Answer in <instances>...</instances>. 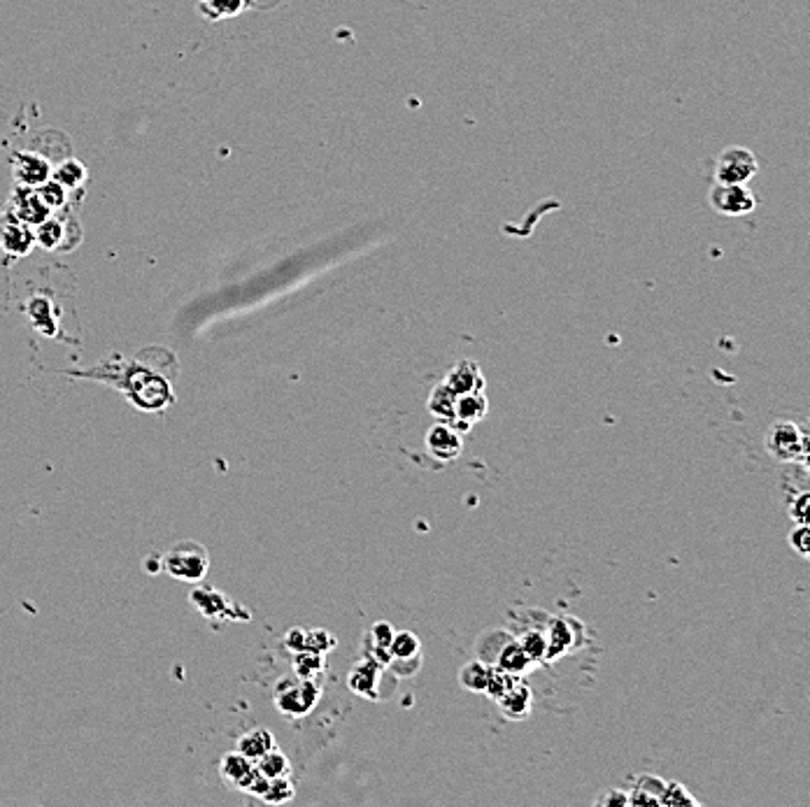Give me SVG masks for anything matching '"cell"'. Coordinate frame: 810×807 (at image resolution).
<instances>
[{
    "instance_id": "31",
    "label": "cell",
    "mask_w": 810,
    "mask_h": 807,
    "mask_svg": "<svg viewBox=\"0 0 810 807\" xmlns=\"http://www.w3.org/2000/svg\"><path fill=\"white\" fill-rule=\"evenodd\" d=\"M84 179V168L80 163H75V161H68L63 163L54 175V182H59L61 186H75V184H80Z\"/></svg>"
},
{
    "instance_id": "13",
    "label": "cell",
    "mask_w": 810,
    "mask_h": 807,
    "mask_svg": "<svg viewBox=\"0 0 810 807\" xmlns=\"http://www.w3.org/2000/svg\"><path fill=\"white\" fill-rule=\"evenodd\" d=\"M663 787L666 782L659 775H640L629 791V805H659Z\"/></svg>"
},
{
    "instance_id": "21",
    "label": "cell",
    "mask_w": 810,
    "mask_h": 807,
    "mask_svg": "<svg viewBox=\"0 0 810 807\" xmlns=\"http://www.w3.org/2000/svg\"><path fill=\"white\" fill-rule=\"evenodd\" d=\"M419 649H422V643H419V637L410 630H393V637L389 640L387 652L389 656L393 659H412V656H419Z\"/></svg>"
},
{
    "instance_id": "5",
    "label": "cell",
    "mask_w": 810,
    "mask_h": 807,
    "mask_svg": "<svg viewBox=\"0 0 810 807\" xmlns=\"http://www.w3.org/2000/svg\"><path fill=\"white\" fill-rule=\"evenodd\" d=\"M221 777L226 779V784H231L234 789L245 791V794H254L261 798V794L268 787V779H266L261 772L257 771V765L254 761H250L242 754H226V756L221 758Z\"/></svg>"
},
{
    "instance_id": "18",
    "label": "cell",
    "mask_w": 810,
    "mask_h": 807,
    "mask_svg": "<svg viewBox=\"0 0 810 807\" xmlns=\"http://www.w3.org/2000/svg\"><path fill=\"white\" fill-rule=\"evenodd\" d=\"M17 175L21 182L36 186L50 178V165L43 159H37L36 154H21L17 159Z\"/></svg>"
},
{
    "instance_id": "28",
    "label": "cell",
    "mask_w": 810,
    "mask_h": 807,
    "mask_svg": "<svg viewBox=\"0 0 810 807\" xmlns=\"http://www.w3.org/2000/svg\"><path fill=\"white\" fill-rule=\"evenodd\" d=\"M659 805L663 807H680V805H696V798L689 795V791L678 782H666L662 791V801Z\"/></svg>"
},
{
    "instance_id": "29",
    "label": "cell",
    "mask_w": 810,
    "mask_h": 807,
    "mask_svg": "<svg viewBox=\"0 0 810 807\" xmlns=\"http://www.w3.org/2000/svg\"><path fill=\"white\" fill-rule=\"evenodd\" d=\"M322 654L317 652H310V649H303V652H296V670H298V677H314V675L322 670Z\"/></svg>"
},
{
    "instance_id": "34",
    "label": "cell",
    "mask_w": 810,
    "mask_h": 807,
    "mask_svg": "<svg viewBox=\"0 0 810 807\" xmlns=\"http://www.w3.org/2000/svg\"><path fill=\"white\" fill-rule=\"evenodd\" d=\"M808 505H810L808 491H798V494L792 498V505H790V517H792L797 524H808Z\"/></svg>"
},
{
    "instance_id": "24",
    "label": "cell",
    "mask_w": 810,
    "mask_h": 807,
    "mask_svg": "<svg viewBox=\"0 0 810 807\" xmlns=\"http://www.w3.org/2000/svg\"><path fill=\"white\" fill-rule=\"evenodd\" d=\"M31 242L33 235L26 231L21 224H14L7 231L0 233V245L5 247L7 251H14V254H26V251H31Z\"/></svg>"
},
{
    "instance_id": "1",
    "label": "cell",
    "mask_w": 810,
    "mask_h": 807,
    "mask_svg": "<svg viewBox=\"0 0 810 807\" xmlns=\"http://www.w3.org/2000/svg\"><path fill=\"white\" fill-rule=\"evenodd\" d=\"M73 375L115 386L145 412H163L175 403L172 382L178 377V359L168 349H145L133 359H112Z\"/></svg>"
},
{
    "instance_id": "27",
    "label": "cell",
    "mask_w": 810,
    "mask_h": 807,
    "mask_svg": "<svg viewBox=\"0 0 810 807\" xmlns=\"http://www.w3.org/2000/svg\"><path fill=\"white\" fill-rule=\"evenodd\" d=\"M517 643L522 645V649L531 661L547 659V637L540 630H527Z\"/></svg>"
},
{
    "instance_id": "6",
    "label": "cell",
    "mask_w": 810,
    "mask_h": 807,
    "mask_svg": "<svg viewBox=\"0 0 810 807\" xmlns=\"http://www.w3.org/2000/svg\"><path fill=\"white\" fill-rule=\"evenodd\" d=\"M755 154L742 147L725 149L718 156V163H715V179L722 184H748L755 178Z\"/></svg>"
},
{
    "instance_id": "32",
    "label": "cell",
    "mask_w": 810,
    "mask_h": 807,
    "mask_svg": "<svg viewBox=\"0 0 810 807\" xmlns=\"http://www.w3.org/2000/svg\"><path fill=\"white\" fill-rule=\"evenodd\" d=\"M333 647H336V637L331 633H326V630H310V633H306V649H310V652L324 654V652H329Z\"/></svg>"
},
{
    "instance_id": "7",
    "label": "cell",
    "mask_w": 810,
    "mask_h": 807,
    "mask_svg": "<svg viewBox=\"0 0 810 807\" xmlns=\"http://www.w3.org/2000/svg\"><path fill=\"white\" fill-rule=\"evenodd\" d=\"M711 205L725 217H742L752 212L757 205L752 191L745 184L715 182L711 191Z\"/></svg>"
},
{
    "instance_id": "17",
    "label": "cell",
    "mask_w": 810,
    "mask_h": 807,
    "mask_svg": "<svg viewBox=\"0 0 810 807\" xmlns=\"http://www.w3.org/2000/svg\"><path fill=\"white\" fill-rule=\"evenodd\" d=\"M275 747V740H273V735L266 731V728H254L250 733H245L240 738L238 742V752L242 756H247L250 761H257L258 756H264L266 752H270Z\"/></svg>"
},
{
    "instance_id": "11",
    "label": "cell",
    "mask_w": 810,
    "mask_h": 807,
    "mask_svg": "<svg viewBox=\"0 0 810 807\" xmlns=\"http://www.w3.org/2000/svg\"><path fill=\"white\" fill-rule=\"evenodd\" d=\"M498 709L504 712L505 719H512V722H520V719H527L531 715V705H534V696L528 692V686L522 684V682H517L504 693V696L498 698Z\"/></svg>"
},
{
    "instance_id": "16",
    "label": "cell",
    "mask_w": 810,
    "mask_h": 807,
    "mask_svg": "<svg viewBox=\"0 0 810 807\" xmlns=\"http://www.w3.org/2000/svg\"><path fill=\"white\" fill-rule=\"evenodd\" d=\"M494 666L504 668V670H508V673L512 675H522L527 673L528 668L534 666V661L528 659L527 652H524L522 645L517 643V640H508V643L504 645V649L498 652Z\"/></svg>"
},
{
    "instance_id": "37",
    "label": "cell",
    "mask_w": 810,
    "mask_h": 807,
    "mask_svg": "<svg viewBox=\"0 0 810 807\" xmlns=\"http://www.w3.org/2000/svg\"><path fill=\"white\" fill-rule=\"evenodd\" d=\"M287 645L294 652H303L306 649V633L301 629H294L291 633H287Z\"/></svg>"
},
{
    "instance_id": "14",
    "label": "cell",
    "mask_w": 810,
    "mask_h": 807,
    "mask_svg": "<svg viewBox=\"0 0 810 807\" xmlns=\"http://www.w3.org/2000/svg\"><path fill=\"white\" fill-rule=\"evenodd\" d=\"M14 210H17V217L21 221H28V224H43L47 217H50V205L40 198L37 191H24L21 196H17L14 201Z\"/></svg>"
},
{
    "instance_id": "3",
    "label": "cell",
    "mask_w": 810,
    "mask_h": 807,
    "mask_svg": "<svg viewBox=\"0 0 810 807\" xmlns=\"http://www.w3.org/2000/svg\"><path fill=\"white\" fill-rule=\"evenodd\" d=\"M322 696L320 682L313 677H284L275 689V703L287 716H303Z\"/></svg>"
},
{
    "instance_id": "9",
    "label": "cell",
    "mask_w": 810,
    "mask_h": 807,
    "mask_svg": "<svg viewBox=\"0 0 810 807\" xmlns=\"http://www.w3.org/2000/svg\"><path fill=\"white\" fill-rule=\"evenodd\" d=\"M487 410H489V400H487L485 392L461 393V396H457L455 419L448 423H452V426L464 435L471 426H475V423L485 419Z\"/></svg>"
},
{
    "instance_id": "8",
    "label": "cell",
    "mask_w": 810,
    "mask_h": 807,
    "mask_svg": "<svg viewBox=\"0 0 810 807\" xmlns=\"http://www.w3.org/2000/svg\"><path fill=\"white\" fill-rule=\"evenodd\" d=\"M426 449L436 461L449 463L459 459L464 452V438L452 423L436 422L426 433Z\"/></svg>"
},
{
    "instance_id": "25",
    "label": "cell",
    "mask_w": 810,
    "mask_h": 807,
    "mask_svg": "<svg viewBox=\"0 0 810 807\" xmlns=\"http://www.w3.org/2000/svg\"><path fill=\"white\" fill-rule=\"evenodd\" d=\"M294 782L287 777H275V779H268V787L261 794V801L270 803V805H282V803H289L294 798Z\"/></svg>"
},
{
    "instance_id": "26",
    "label": "cell",
    "mask_w": 810,
    "mask_h": 807,
    "mask_svg": "<svg viewBox=\"0 0 810 807\" xmlns=\"http://www.w3.org/2000/svg\"><path fill=\"white\" fill-rule=\"evenodd\" d=\"M517 682H520L517 675L508 673V670H504V668H498V666H489V679H487L485 693L489 698H494V700H498V698L504 696L510 686L517 684Z\"/></svg>"
},
{
    "instance_id": "10",
    "label": "cell",
    "mask_w": 810,
    "mask_h": 807,
    "mask_svg": "<svg viewBox=\"0 0 810 807\" xmlns=\"http://www.w3.org/2000/svg\"><path fill=\"white\" fill-rule=\"evenodd\" d=\"M445 384L461 396V393H472V392H485V375L480 370V366L475 361H459L445 377Z\"/></svg>"
},
{
    "instance_id": "19",
    "label": "cell",
    "mask_w": 810,
    "mask_h": 807,
    "mask_svg": "<svg viewBox=\"0 0 810 807\" xmlns=\"http://www.w3.org/2000/svg\"><path fill=\"white\" fill-rule=\"evenodd\" d=\"M487 679H489V663L480 659L468 661L466 666L459 670V682L464 689L475 693H485Z\"/></svg>"
},
{
    "instance_id": "22",
    "label": "cell",
    "mask_w": 810,
    "mask_h": 807,
    "mask_svg": "<svg viewBox=\"0 0 810 807\" xmlns=\"http://www.w3.org/2000/svg\"><path fill=\"white\" fill-rule=\"evenodd\" d=\"M547 659H554L561 652L571 647L573 633H571V624L564 621V619H554L552 624H550V633H547Z\"/></svg>"
},
{
    "instance_id": "2",
    "label": "cell",
    "mask_w": 810,
    "mask_h": 807,
    "mask_svg": "<svg viewBox=\"0 0 810 807\" xmlns=\"http://www.w3.org/2000/svg\"><path fill=\"white\" fill-rule=\"evenodd\" d=\"M161 568L168 575L178 577L185 582H201L208 575L210 554L201 542L194 540H182L168 551L166 557H161Z\"/></svg>"
},
{
    "instance_id": "35",
    "label": "cell",
    "mask_w": 810,
    "mask_h": 807,
    "mask_svg": "<svg viewBox=\"0 0 810 807\" xmlns=\"http://www.w3.org/2000/svg\"><path fill=\"white\" fill-rule=\"evenodd\" d=\"M790 544H792V550H797L801 557H808V526L806 524H797L792 533H790Z\"/></svg>"
},
{
    "instance_id": "33",
    "label": "cell",
    "mask_w": 810,
    "mask_h": 807,
    "mask_svg": "<svg viewBox=\"0 0 810 807\" xmlns=\"http://www.w3.org/2000/svg\"><path fill=\"white\" fill-rule=\"evenodd\" d=\"M393 637V629L389 621H375L369 630L370 647H387L389 640Z\"/></svg>"
},
{
    "instance_id": "30",
    "label": "cell",
    "mask_w": 810,
    "mask_h": 807,
    "mask_svg": "<svg viewBox=\"0 0 810 807\" xmlns=\"http://www.w3.org/2000/svg\"><path fill=\"white\" fill-rule=\"evenodd\" d=\"M37 242L47 247V249H56V247H61V242H63L61 226H59L56 221H43V224H40V231H37Z\"/></svg>"
},
{
    "instance_id": "4",
    "label": "cell",
    "mask_w": 810,
    "mask_h": 807,
    "mask_svg": "<svg viewBox=\"0 0 810 807\" xmlns=\"http://www.w3.org/2000/svg\"><path fill=\"white\" fill-rule=\"evenodd\" d=\"M766 449L774 459L782 463L808 461V435L792 422L774 423L766 433Z\"/></svg>"
},
{
    "instance_id": "20",
    "label": "cell",
    "mask_w": 810,
    "mask_h": 807,
    "mask_svg": "<svg viewBox=\"0 0 810 807\" xmlns=\"http://www.w3.org/2000/svg\"><path fill=\"white\" fill-rule=\"evenodd\" d=\"M254 765H257V771L261 772L266 779L291 775V763H289V758L284 756L280 749H275V747H273L270 752H266L264 756H258L257 761H254Z\"/></svg>"
},
{
    "instance_id": "15",
    "label": "cell",
    "mask_w": 810,
    "mask_h": 807,
    "mask_svg": "<svg viewBox=\"0 0 810 807\" xmlns=\"http://www.w3.org/2000/svg\"><path fill=\"white\" fill-rule=\"evenodd\" d=\"M455 405H457V393L449 389L445 382L438 386H433V392L429 393L426 407L438 422H452L455 419Z\"/></svg>"
},
{
    "instance_id": "23",
    "label": "cell",
    "mask_w": 810,
    "mask_h": 807,
    "mask_svg": "<svg viewBox=\"0 0 810 807\" xmlns=\"http://www.w3.org/2000/svg\"><path fill=\"white\" fill-rule=\"evenodd\" d=\"M247 0H198L201 12L208 19H224L242 12Z\"/></svg>"
},
{
    "instance_id": "36",
    "label": "cell",
    "mask_w": 810,
    "mask_h": 807,
    "mask_svg": "<svg viewBox=\"0 0 810 807\" xmlns=\"http://www.w3.org/2000/svg\"><path fill=\"white\" fill-rule=\"evenodd\" d=\"M594 805H599V807H601V805H606V807H610V805L624 807V805H629V794H626V791H620V789H606L601 795H599V798H596Z\"/></svg>"
},
{
    "instance_id": "12",
    "label": "cell",
    "mask_w": 810,
    "mask_h": 807,
    "mask_svg": "<svg viewBox=\"0 0 810 807\" xmlns=\"http://www.w3.org/2000/svg\"><path fill=\"white\" fill-rule=\"evenodd\" d=\"M380 673V663H375L373 659H366L350 673V689L363 698H377L375 684H377V675Z\"/></svg>"
}]
</instances>
